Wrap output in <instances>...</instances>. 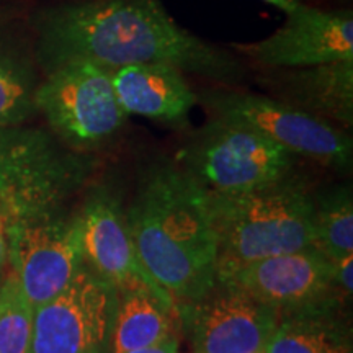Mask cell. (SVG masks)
Here are the masks:
<instances>
[{
	"label": "cell",
	"instance_id": "19",
	"mask_svg": "<svg viewBox=\"0 0 353 353\" xmlns=\"http://www.w3.org/2000/svg\"><path fill=\"white\" fill-rule=\"evenodd\" d=\"M311 247L330 262L353 254V193L350 185L312 190Z\"/></svg>",
	"mask_w": 353,
	"mask_h": 353
},
{
	"label": "cell",
	"instance_id": "12",
	"mask_svg": "<svg viewBox=\"0 0 353 353\" xmlns=\"http://www.w3.org/2000/svg\"><path fill=\"white\" fill-rule=\"evenodd\" d=\"M8 262L33 307L59 294L83 267L76 213L8 226Z\"/></svg>",
	"mask_w": 353,
	"mask_h": 353
},
{
	"label": "cell",
	"instance_id": "7",
	"mask_svg": "<svg viewBox=\"0 0 353 353\" xmlns=\"http://www.w3.org/2000/svg\"><path fill=\"white\" fill-rule=\"evenodd\" d=\"M198 105L206 110L208 117L252 128L294 157L309 159L343 174L352 169L350 132L283 101L237 87L216 85L198 94Z\"/></svg>",
	"mask_w": 353,
	"mask_h": 353
},
{
	"label": "cell",
	"instance_id": "11",
	"mask_svg": "<svg viewBox=\"0 0 353 353\" xmlns=\"http://www.w3.org/2000/svg\"><path fill=\"white\" fill-rule=\"evenodd\" d=\"M175 309L195 353L263 352L278 324L273 309L218 280L205 294Z\"/></svg>",
	"mask_w": 353,
	"mask_h": 353
},
{
	"label": "cell",
	"instance_id": "25",
	"mask_svg": "<svg viewBox=\"0 0 353 353\" xmlns=\"http://www.w3.org/2000/svg\"><path fill=\"white\" fill-rule=\"evenodd\" d=\"M257 353H263V352H257Z\"/></svg>",
	"mask_w": 353,
	"mask_h": 353
},
{
	"label": "cell",
	"instance_id": "18",
	"mask_svg": "<svg viewBox=\"0 0 353 353\" xmlns=\"http://www.w3.org/2000/svg\"><path fill=\"white\" fill-rule=\"evenodd\" d=\"M38 64L20 44L0 38V130L25 125L38 113Z\"/></svg>",
	"mask_w": 353,
	"mask_h": 353
},
{
	"label": "cell",
	"instance_id": "5",
	"mask_svg": "<svg viewBox=\"0 0 353 353\" xmlns=\"http://www.w3.org/2000/svg\"><path fill=\"white\" fill-rule=\"evenodd\" d=\"M175 162L206 192L236 193L283 179L298 157L252 128L208 117L188 132Z\"/></svg>",
	"mask_w": 353,
	"mask_h": 353
},
{
	"label": "cell",
	"instance_id": "14",
	"mask_svg": "<svg viewBox=\"0 0 353 353\" xmlns=\"http://www.w3.org/2000/svg\"><path fill=\"white\" fill-rule=\"evenodd\" d=\"M263 94L350 131L353 126V61L299 69H260Z\"/></svg>",
	"mask_w": 353,
	"mask_h": 353
},
{
	"label": "cell",
	"instance_id": "8",
	"mask_svg": "<svg viewBox=\"0 0 353 353\" xmlns=\"http://www.w3.org/2000/svg\"><path fill=\"white\" fill-rule=\"evenodd\" d=\"M117 290L83 265L72 281L34 307L30 353H110Z\"/></svg>",
	"mask_w": 353,
	"mask_h": 353
},
{
	"label": "cell",
	"instance_id": "9",
	"mask_svg": "<svg viewBox=\"0 0 353 353\" xmlns=\"http://www.w3.org/2000/svg\"><path fill=\"white\" fill-rule=\"evenodd\" d=\"M216 280L273 309L278 319L311 309L345 307L350 303L335 286L332 262L312 247L242 265Z\"/></svg>",
	"mask_w": 353,
	"mask_h": 353
},
{
	"label": "cell",
	"instance_id": "20",
	"mask_svg": "<svg viewBox=\"0 0 353 353\" xmlns=\"http://www.w3.org/2000/svg\"><path fill=\"white\" fill-rule=\"evenodd\" d=\"M34 307L15 273L0 281V353H30Z\"/></svg>",
	"mask_w": 353,
	"mask_h": 353
},
{
	"label": "cell",
	"instance_id": "13",
	"mask_svg": "<svg viewBox=\"0 0 353 353\" xmlns=\"http://www.w3.org/2000/svg\"><path fill=\"white\" fill-rule=\"evenodd\" d=\"M83 195L76 211L83 265L117 291L138 285L164 291L139 262L120 195L99 183L90 185Z\"/></svg>",
	"mask_w": 353,
	"mask_h": 353
},
{
	"label": "cell",
	"instance_id": "2",
	"mask_svg": "<svg viewBox=\"0 0 353 353\" xmlns=\"http://www.w3.org/2000/svg\"><path fill=\"white\" fill-rule=\"evenodd\" d=\"M125 213L141 265L175 307L216 283L218 242L206 190L175 161L143 172Z\"/></svg>",
	"mask_w": 353,
	"mask_h": 353
},
{
	"label": "cell",
	"instance_id": "21",
	"mask_svg": "<svg viewBox=\"0 0 353 353\" xmlns=\"http://www.w3.org/2000/svg\"><path fill=\"white\" fill-rule=\"evenodd\" d=\"M179 348H180L179 337L174 335V337L167 339V341L161 343H156V345L139 348V350H132L128 353H179Z\"/></svg>",
	"mask_w": 353,
	"mask_h": 353
},
{
	"label": "cell",
	"instance_id": "15",
	"mask_svg": "<svg viewBox=\"0 0 353 353\" xmlns=\"http://www.w3.org/2000/svg\"><path fill=\"white\" fill-rule=\"evenodd\" d=\"M114 94L128 117L183 130L198 105V94L182 70L165 64H136L112 70Z\"/></svg>",
	"mask_w": 353,
	"mask_h": 353
},
{
	"label": "cell",
	"instance_id": "6",
	"mask_svg": "<svg viewBox=\"0 0 353 353\" xmlns=\"http://www.w3.org/2000/svg\"><path fill=\"white\" fill-rule=\"evenodd\" d=\"M43 76L34 97L37 110L69 148L97 154L125 130L128 114L114 94L110 69L74 61Z\"/></svg>",
	"mask_w": 353,
	"mask_h": 353
},
{
	"label": "cell",
	"instance_id": "22",
	"mask_svg": "<svg viewBox=\"0 0 353 353\" xmlns=\"http://www.w3.org/2000/svg\"><path fill=\"white\" fill-rule=\"evenodd\" d=\"M8 260V226L7 218L0 208V272Z\"/></svg>",
	"mask_w": 353,
	"mask_h": 353
},
{
	"label": "cell",
	"instance_id": "1",
	"mask_svg": "<svg viewBox=\"0 0 353 353\" xmlns=\"http://www.w3.org/2000/svg\"><path fill=\"white\" fill-rule=\"evenodd\" d=\"M32 26L43 74L87 61L110 70L165 64L221 87H239L247 77L239 56L185 30L161 0L65 2L34 13Z\"/></svg>",
	"mask_w": 353,
	"mask_h": 353
},
{
	"label": "cell",
	"instance_id": "16",
	"mask_svg": "<svg viewBox=\"0 0 353 353\" xmlns=\"http://www.w3.org/2000/svg\"><path fill=\"white\" fill-rule=\"evenodd\" d=\"M175 304L149 285L117 291L110 353H128L156 345L176 335Z\"/></svg>",
	"mask_w": 353,
	"mask_h": 353
},
{
	"label": "cell",
	"instance_id": "10",
	"mask_svg": "<svg viewBox=\"0 0 353 353\" xmlns=\"http://www.w3.org/2000/svg\"><path fill=\"white\" fill-rule=\"evenodd\" d=\"M232 52L259 69H299L353 61V13L298 3L268 37L232 43Z\"/></svg>",
	"mask_w": 353,
	"mask_h": 353
},
{
	"label": "cell",
	"instance_id": "3",
	"mask_svg": "<svg viewBox=\"0 0 353 353\" xmlns=\"http://www.w3.org/2000/svg\"><path fill=\"white\" fill-rule=\"evenodd\" d=\"M206 200L218 242V275L311 247L312 188L298 169L247 192H206Z\"/></svg>",
	"mask_w": 353,
	"mask_h": 353
},
{
	"label": "cell",
	"instance_id": "24",
	"mask_svg": "<svg viewBox=\"0 0 353 353\" xmlns=\"http://www.w3.org/2000/svg\"><path fill=\"white\" fill-rule=\"evenodd\" d=\"M8 15H10V13H8V10H0V26H2V23H6L7 19H8Z\"/></svg>",
	"mask_w": 353,
	"mask_h": 353
},
{
	"label": "cell",
	"instance_id": "23",
	"mask_svg": "<svg viewBox=\"0 0 353 353\" xmlns=\"http://www.w3.org/2000/svg\"><path fill=\"white\" fill-rule=\"evenodd\" d=\"M262 2L270 3V6L276 7L278 10H281V12L285 13V12L291 10V8H293V7H296L298 3H301L303 0H262Z\"/></svg>",
	"mask_w": 353,
	"mask_h": 353
},
{
	"label": "cell",
	"instance_id": "17",
	"mask_svg": "<svg viewBox=\"0 0 353 353\" xmlns=\"http://www.w3.org/2000/svg\"><path fill=\"white\" fill-rule=\"evenodd\" d=\"M263 353H352V327L343 307L280 317Z\"/></svg>",
	"mask_w": 353,
	"mask_h": 353
},
{
	"label": "cell",
	"instance_id": "4",
	"mask_svg": "<svg viewBox=\"0 0 353 353\" xmlns=\"http://www.w3.org/2000/svg\"><path fill=\"white\" fill-rule=\"evenodd\" d=\"M97 154L64 144L51 130H0V208L7 226L70 214L69 205L94 183Z\"/></svg>",
	"mask_w": 353,
	"mask_h": 353
}]
</instances>
